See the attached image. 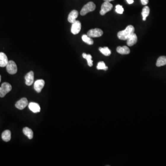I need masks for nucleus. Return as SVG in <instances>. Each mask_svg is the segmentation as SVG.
Masks as SVG:
<instances>
[{
    "mask_svg": "<svg viewBox=\"0 0 166 166\" xmlns=\"http://www.w3.org/2000/svg\"><path fill=\"white\" fill-rule=\"evenodd\" d=\"M103 34V31L99 28L91 29L87 32V36L90 37H98L102 36Z\"/></svg>",
    "mask_w": 166,
    "mask_h": 166,
    "instance_id": "5",
    "label": "nucleus"
},
{
    "mask_svg": "<svg viewBox=\"0 0 166 166\" xmlns=\"http://www.w3.org/2000/svg\"><path fill=\"white\" fill-rule=\"evenodd\" d=\"M23 133L25 136L28 137L30 139H32L33 137V132L31 129L27 127L24 128L23 130Z\"/></svg>",
    "mask_w": 166,
    "mask_h": 166,
    "instance_id": "17",
    "label": "nucleus"
},
{
    "mask_svg": "<svg viewBox=\"0 0 166 166\" xmlns=\"http://www.w3.org/2000/svg\"><path fill=\"white\" fill-rule=\"evenodd\" d=\"M97 68L98 70H103L105 71L107 70L108 69V66H106L105 63L103 61H100V62H98Z\"/></svg>",
    "mask_w": 166,
    "mask_h": 166,
    "instance_id": "23",
    "label": "nucleus"
},
{
    "mask_svg": "<svg viewBox=\"0 0 166 166\" xmlns=\"http://www.w3.org/2000/svg\"><path fill=\"white\" fill-rule=\"evenodd\" d=\"M99 50L105 56H109L111 55V50H109V48L108 47H103V48H101H101H99Z\"/></svg>",
    "mask_w": 166,
    "mask_h": 166,
    "instance_id": "22",
    "label": "nucleus"
},
{
    "mask_svg": "<svg viewBox=\"0 0 166 166\" xmlns=\"http://www.w3.org/2000/svg\"><path fill=\"white\" fill-rule=\"evenodd\" d=\"M95 9V5L93 2H89L83 7L80 11V15L84 16L88 12H92Z\"/></svg>",
    "mask_w": 166,
    "mask_h": 166,
    "instance_id": "2",
    "label": "nucleus"
},
{
    "mask_svg": "<svg viewBox=\"0 0 166 166\" xmlns=\"http://www.w3.org/2000/svg\"><path fill=\"white\" fill-rule=\"evenodd\" d=\"M8 60L7 56L5 53L3 52L0 53V66L5 67L8 63Z\"/></svg>",
    "mask_w": 166,
    "mask_h": 166,
    "instance_id": "12",
    "label": "nucleus"
},
{
    "mask_svg": "<svg viewBox=\"0 0 166 166\" xmlns=\"http://www.w3.org/2000/svg\"><path fill=\"white\" fill-rule=\"evenodd\" d=\"M104 1H106V2H109L110 1H113L114 0H103Z\"/></svg>",
    "mask_w": 166,
    "mask_h": 166,
    "instance_id": "27",
    "label": "nucleus"
},
{
    "mask_svg": "<svg viewBox=\"0 0 166 166\" xmlns=\"http://www.w3.org/2000/svg\"><path fill=\"white\" fill-rule=\"evenodd\" d=\"M134 31H135L134 27L132 25H129L127 26V28L126 29H124V30L119 31L118 33L117 36L119 39L122 40H127L133 33H134Z\"/></svg>",
    "mask_w": 166,
    "mask_h": 166,
    "instance_id": "1",
    "label": "nucleus"
},
{
    "mask_svg": "<svg viewBox=\"0 0 166 166\" xmlns=\"http://www.w3.org/2000/svg\"><path fill=\"white\" fill-rule=\"evenodd\" d=\"M12 86L9 83L4 82L0 87V97L3 98L11 90Z\"/></svg>",
    "mask_w": 166,
    "mask_h": 166,
    "instance_id": "3",
    "label": "nucleus"
},
{
    "mask_svg": "<svg viewBox=\"0 0 166 166\" xmlns=\"http://www.w3.org/2000/svg\"><path fill=\"white\" fill-rule=\"evenodd\" d=\"M28 107H29V109L34 113H37L40 112V107L39 104L37 103H30L28 105Z\"/></svg>",
    "mask_w": 166,
    "mask_h": 166,
    "instance_id": "13",
    "label": "nucleus"
},
{
    "mask_svg": "<svg viewBox=\"0 0 166 166\" xmlns=\"http://www.w3.org/2000/svg\"><path fill=\"white\" fill-rule=\"evenodd\" d=\"M34 73L33 71H30L26 74L25 76V84L28 86L32 85L34 82Z\"/></svg>",
    "mask_w": 166,
    "mask_h": 166,
    "instance_id": "10",
    "label": "nucleus"
},
{
    "mask_svg": "<svg viewBox=\"0 0 166 166\" xmlns=\"http://www.w3.org/2000/svg\"><path fill=\"white\" fill-rule=\"evenodd\" d=\"M149 12H150V9H149V7L148 6H145L143 7L142 12L143 20V21H145L146 20L147 17L149 15Z\"/></svg>",
    "mask_w": 166,
    "mask_h": 166,
    "instance_id": "19",
    "label": "nucleus"
},
{
    "mask_svg": "<svg viewBox=\"0 0 166 166\" xmlns=\"http://www.w3.org/2000/svg\"><path fill=\"white\" fill-rule=\"evenodd\" d=\"M82 40L89 45H92L94 44L93 40L91 37L87 36V35H83L82 36Z\"/></svg>",
    "mask_w": 166,
    "mask_h": 166,
    "instance_id": "21",
    "label": "nucleus"
},
{
    "mask_svg": "<svg viewBox=\"0 0 166 166\" xmlns=\"http://www.w3.org/2000/svg\"><path fill=\"white\" fill-rule=\"evenodd\" d=\"M28 102L26 98H22L15 104L16 108L20 110H23L28 105Z\"/></svg>",
    "mask_w": 166,
    "mask_h": 166,
    "instance_id": "8",
    "label": "nucleus"
},
{
    "mask_svg": "<svg viewBox=\"0 0 166 166\" xmlns=\"http://www.w3.org/2000/svg\"><path fill=\"white\" fill-rule=\"evenodd\" d=\"M7 72L10 74H15L17 72V66L15 62L13 60L8 61L6 66Z\"/></svg>",
    "mask_w": 166,
    "mask_h": 166,
    "instance_id": "4",
    "label": "nucleus"
},
{
    "mask_svg": "<svg viewBox=\"0 0 166 166\" xmlns=\"http://www.w3.org/2000/svg\"><path fill=\"white\" fill-rule=\"evenodd\" d=\"M117 52L122 55H127L130 53V50L128 47L126 46H124L123 47L119 46L116 49Z\"/></svg>",
    "mask_w": 166,
    "mask_h": 166,
    "instance_id": "15",
    "label": "nucleus"
},
{
    "mask_svg": "<svg viewBox=\"0 0 166 166\" xmlns=\"http://www.w3.org/2000/svg\"><path fill=\"white\" fill-rule=\"evenodd\" d=\"M165 65H166V56H160L157 60L156 65L158 67H160Z\"/></svg>",
    "mask_w": 166,
    "mask_h": 166,
    "instance_id": "18",
    "label": "nucleus"
},
{
    "mask_svg": "<svg viewBox=\"0 0 166 166\" xmlns=\"http://www.w3.org/2000/svg\"><path fill=\"white\" fill-rule=\"evenodd\" d=\"M1 138L2 140L5 142H7L9 141L11 138V133L9 130H5L1 134Z\"/></svg>",
    "mask_w": 166,
    "mask_h": 166,
    "instance_id": "16",
    "label": "nucleus"
},
{
    "mask_svg": "<svg viewBox=\"0 0 166 166\" xmlns=\"http://www.w3.org/2000/svg\"><path fill=\"white\" fill-rule=\"evenodd\" d=\"M116 9L115 11L117 12L118 14H122L123 13L124 8H123L122 6L120 5H117L116 6Z\"/></svg>",
    "mask_w": 166,
    "mask_h": 166,
    "instance_id": "24",
    "label": "nucleus"
},
{
    "mask_svg": "<svg viewBox=\"0 0 166 166\" xmlns=\"http://www.w3.org/2000/svg\"><path fill=\"white\" fill-rule=\"evenodd\" d=\"M45 85V81L43 79H39L36 80L34 83V88L35 90L38 93L41 92L42 90Z\"/></svg>",
    "mask_w": 166,
    "mask_h": 166,
    "instance_id": "9",
    "label": "nucleus"
},
{
    "mask_svg": "<svg viewBox=\"0 0 166 166\" xmlns=\"http://www.w3.org/2000/svg\"><path fill=\"white\" fill-rule=\"evenodd\" d=\"M1 81V75H0V82Z\"/></svg>",
    "mask_w": 166,
    "mask_h": 166,
    "instance_id": "28",
    "label": "nucleus"
},
{
    "mask_svg": "<svg viewBox=\"0 0 166 166\" xmlns=\"http://www.w3.org/2000/svg\"><path fill=\"white\" fill-rule=\"evenodd\" d=\"M82 56L87 60V63L89 66H93V60H92V56L90 54L87 55L86 53H84L82 54Z\"/></svg>",
    "mask_w": 166,
    "mask_h": 166,
    "instance_id": "20",
    "label": "nucleus"
},
{
    "mask_svg": "<svg viewBox=\"0 0 166 166\" xmlns=\"http://www.w3.org/2000/svg\"><path fill=\"white\" fill-rule=\"evenodd\" d=\"M127 2L128 4H132L134 2V0H127Z\"/></svg>",
    "mask_w": 166,
    "mask_h": 166,
    "instance_id": "26",
    "label": "nucleus"
},
{
    "mask_svg": "<svg viewBox=\"0 0 166 166\" xmlns=\"http://www.w3.org/2000/svg\"><path fill=\"white\" fill-rule=\"evenodd\" d=\"M113 7V6L110 2L105 1L102 4V7H101V10L100 12V14L101 15H105L107 12L112 9Z\"/></svg>",
    "mask_w": 166,
    "mask_h": 166,
    "instance_id": "6",
    "label": "nucleus"
},
{
    "mask_svg": "<svg viewBox=\"0 0 166 166\" xmlns=\"http://www.w3.org/2000/svg\"><path fill=\"white\" fill-rule=\"evenodd\" d=\"M81 29V23L79 21L76 20L74 23H72L71 31L73 34L76 35L80 32Z\"/></svg>",
    "mask_w": 166,
    "mask_h": 166,
    "instance_id": "7",
    "label": "nucleus"
},
{
    "mask_svg": "<svg viewBox=\"0 0 166 166\" xmlns=\"http://www.w3.org/2000/svg\"><path fill=\"white\" fill-rule=\"evenodd\" d=\"M127 44L129 46H132L137 43L138 41L137 35L135 33H133V34L129 37L127 40Z\"/></svg>",
    "mask_w": 166,
    "mask_h": 166,
    "instance_id": "14",
    "label": "nucleus"
},
{
    "mask_svg": "<svg viewBox=\"0 0 166 166\" xmlns=\"http://www.w3.org/2000/svg\"><path fill=\"white\" fill-rule=\"evenodd\" d=\"M141 2L143 5H146L148 3L149 0H141Z\"/></svg>",
    "mask_w": 166,
    "mask_h": 166,
    "instance_id": "25",
    "label": "nucleus"
},
{
    "mask_svg": "<svg viewBox=\"0 0 166 166\" xmlns=\"http://www.w3.org/2000/svg\"><path fill=\"white\" fill-rule=\"evenodd\" d=\"M79 15V12L77 10H74L70 12L68 16V21L71 23H73L76 20Z\"/></svg>",
    "mask_w": 166,
    "mask_h": 166,
    "instance_id": "11",
    "label": "nucleus"
}]
</instances>
